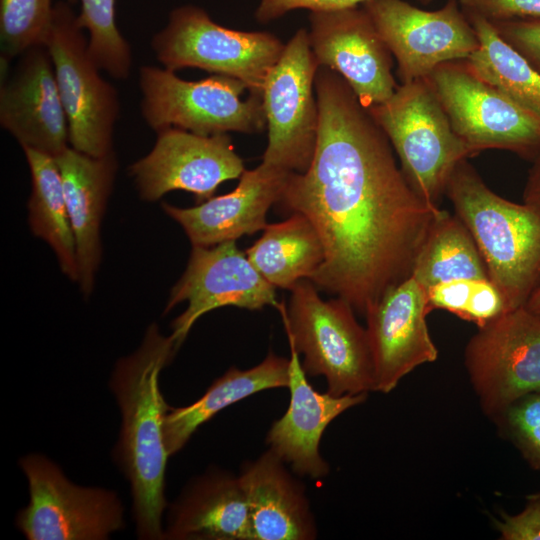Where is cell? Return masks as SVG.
I'll use <instances>...</instances> for the list:
<instances>
[{
    "label": "cell",
    "instance_id": "6da1fadb",
    "mask_svg": "<svg viewBox=\"0 0 540 540\" xmlns=\"http://www.w3.org/2000/svg\"><path fill=\"white\" fill-rule=\"evenodd\" d=\"M319 127L313 159L291 172L278 204L303 214L324 249L309 279L365 316L413 263L440 208L413 189L367 108L335 71L315 77Z\"/></svg>",
    "mask_w": 540,
    "mask_h": 540
},
{
    "label": "cell",
    "instance_id": "7a4b0ae2",
    "mask_svg": "<svg viewBox=\"0 0 540 540\" xmlns=\"http://www.w3.org/2000/svg\"><path fill=\"white\" fill-rule=\"evenodd\" d=\"M179 347L151 324L139 348L119 359L109 386L121 413L114 458L129 481L138 538L164 540L166 467L170 457L164 439L169 406L160 390V373Z\"/></svg>",
    "mask_w": 540,
    "mask_h": 540
},
{
    "label": "cell",
    "instance_id": "3957f363",
    "mask_svg": "<svg viewBox=\"0 0 540 540\" xmlns=\"http://www.w3.org/2000/svg\"><path fill=\"white\" fill-rule=\"evenodd\" d=\"M445 195L510 310L524 306L540 283V214L494 193L467 159L452 171Z\"/></svg>",
    "mask_w": 540,
    "mask_h": 540
},
{
    "label": "cell",
    "instance_id": "277c9868",
    "mask_svg": "<svg viewBox=\"0 0 540 540\" xmlns=\"http://www.w3.org/2000/svg\"><path fill=\"white\" fill-rule=\"evenodd\" d=\"M281 312L288 341L303 355L308 377L323 376L334 396L374 391V363L366 328L341 298L323 300L309 279L291 289Z\"/></svg>",
    "mask_w": 540,
    "mask_h": 540
},
{
    "label": "cell",
    "instance_id": "5b68a950",
    "mask_svg": "<svg viewBox=\"0 0 540 540\" xmlns=\"http://www.w3.org/2000/svg\"><path fill=\"white\" fill-rule=\"evenodd\" d=\"M368 111L396 151L410 185L439 207L454 168L476 154L454 132L428 80L398 85L387 101Z\"/></svg>",
    "mask_w": 540,
    "mask_h": 540
},
{
    "label": "cell",
    "instance_id": "8992f818",
    "mask_svg": "<svg viewBox=\"0 0 540 540\" xmlns=\"http://www.w3.org/2000/svg\"><path fill=\"white\" fill-rule=\"evenodd\" d=\"M141 113L154 131L176 127L199 135L259 133L266 127L262 96L239 79L213 74L198 81L154 66L139 69Z\"/></svg>",
    "mask_w": 540,
    "mask_h": 540
},
{
    "label": "cell",
    "instance_id": "52a82bcc",
    "mask_svg": "<svg viewBox=\"0 0 540 540\" xmlns=\"http://www.w3.org/2000/svg\"><path fill=\"white\" fill-rule=\"evenodd\" d=\"M151 45L168 70L198 68L233 77L246 84L249 94L262 96L265 79L286 44L269 32L224 27L202 8L184 5L171 11Z\"/></svg>",
    "mask_w": 540,
    "mask_h": 540
},
{
    "label": "cell",
    "instance_id": "ba28073f",
    "mask_svg": "<svg viewBox=\"0 0 540 540\" xmlns=\"http://www.w3.org/2000/svg\"><path fill=\"white\" fill-rule=\"evenodd\" d=\"M83 30L70 5L57 2L44 44L52 59L65 110L70 146L102 157L114 151L119 99L116 89L100 75Z\"/></svg>",
    "mask_w": 540,
    "mask_h": 540
},
{
    "label": "cell",
    "instance_id": "9c48e42d",
    "mask_svg": "<svg viewBox=\"0 0 540 540\" xmlns=\"http://www.w3.org/2000/svg\"><path fill=\"white\" fill-rule=\"evenodd\" d=\"M29 501L16 526L28 540H105L125 527L124 507L115 491L69 480L48 457L32 453L19 460Z\"/></svg>",
    "mask_w": 540,
    "mask_h": 540
},
{
    "label": "cell",
    "instance_id": "30bf717a",
    "mask_svg": "<svg viewBox=\"0 0 540 540\" xmlns=\"http://www.w3.org/2000/svg\"><path fill=\"white\" fill-rule=\"evenodd\" d=\"M457 136L475 153L540 152V117L475 75L464 60L445 62L426 77Z\"/></svg>",
    "mask_w": 540,
    "mask_h": 540
},
{
    "label": "cell",
    "instance_id": "8fae6325",
    "mask_svg": "<svg viewBox=\"0 0 540 540\" xmlns=\"http://www.w3.org/2000/svg\"><path fill=\"white\" fill-rule=\"evenodd\" d=\"M319 67L308 31L300 28L286 43L263 85L268 143L262 163L294 173L309 168L319 127L315 93Z\"/></svg>",
    "mask_w": 540,
    "mask_h": 540
},
{
    "label": "cell",
    "instance_id": "7c38bea8",
    "mask_svg": "<svg viewBox=\"0 0 540 540\" xmlns=\"http://www.w3.org/2000/svg\"><path fill=\"white\" fill-rule=\"evenodd\" d=\"M464 363L484 413L502 418L540 393V318L522 306L494 319L471 337Z\"/></svg>",
    "mask_w": 540,
    "mask_h": 540
},
{
    "label": "cell",
    "instance_id": "4fadbf2b",
    "mask_svg": "<svg viewBox=\"0 0 540 540\" xmlns=\"http://www.w3.org/2000/svg\"><path fill=\"white\" fill-rule=\"evenodd\" d=\"M360 6L395 58L402 83L426 78L442 63L465 60L479 47L458 0L433 11L404 0H367Z\"/></svg>",
    "mask_w": 540,
    "mask_h": 540
},
{
    "label": "cell",
    "instance_id": "5bb4252c",
    "mask_svg": "<svg viewBox=\"0 0 540 540\" xmlns=\"http://www.w3.org/2000/svg\"><path fill=\"white\" fill-rule=\"evenodd\" d=\"M244 170L228 133L206 136L176 127L158 131L151 151L129 166L142 199L156 201L170 191L184 190L199 204Z\"/></svg>",
    "mask_w": 540,
    "mask_h": 540
},
{
    "label": "cell",
    "instance_id": "9a60e30c",
    "mask_svg": "<svg viewBox=\"0 0 540 540\" xmlns=\"http://www.w3.org/2000/svg\"><path fill=\"white\" fill-rule=\"evenodd\" d=\"M187 308L172 323L177 346L186 339L194 323L204 314L224 306L261 310L280 309L275 287L251 264L247 255L226 241L211 247L193 246L185 272L171 289L164 313L177 304Z\"/></svg>",
    "mask_w": 540,
    "mask_h": 540
},
{
    "label": "cell",
    "instance_id": "2e32d148",
    "mask_svg": "<svg viewBox=\"0 0 540 540\" xmlns=\"http://www.w3.org/2000/svg\"><path fill=\"white\" fill-rule=\"evenodd\" d=\"M309 23L318 65L337 72L362 106L371 108L394 94L392 54L362 6L311 12Z\"/></svg>",
    "mask_w": 540,
    "mask_h": 540
},
{
    "label": "cell",
    "instance_id": "e0dca14e",
    "mask_svg": "<svg viewBox=\"0 0 540 540\" xmlns=\"http://www.w3.org/2000/svg\"><path fill=\"white\" fill-rule=\"evenodd\" d=\"M426 289L411 275L388 290L365 314L374 363V392L389 393L403 377L434 362Z\"/></svg>",
    "mask_w": 540,
    "mask_h": 540
},
{
    "label": "cell",
    "instance_id": "ac0fdd59",
    "mask_svg": "<svg viewBox=\"0 0 540 540\" xmlns=\"http://www.w3.org/2000/svg\"><path fill=\"white\" fill-rule=\"evenodd\" d=\"M0 124L23 148L52 157L69 144L68 123L48 48L23 52L0 88Z\"/></svg>",
    "mask_w": 540,
    "mask_h": 540
},
{
    "label": "cell",
    "instance_id": "d6986e66",
    "mask_svg": "<svg viewBox=\"0 0 540 540\" xmlns=\"http://www.w3.org/2000/svg\"><path fill=\"white\" fill-rule=\"evenodd\" d=\"M290 347V401L286 412L268 430L266 443L299 477L328 475L330 467L320 454L321 437L328 425L346 410L366 401L368 393L334 396L320 393L307 380L299 353Z\"/></svg>",
    "mask_w": 540,
    "mask_h": 540
},
{
    "label": "cell",
    "instance_id": "ffe728a7",
    "mask_svg": "<svg viewBox=\"0 0 540 540\" xmlns=\"http://www.w3.org/2000/svg\"><path fill=\"white\" fill-rule=\"evenodd\" d=\"M291 172L261 163L244 170L236 188L189 208L163 203L165 213L178 222L192 246L211 247L236 241L267 226L266 215L278 203Z\"/></svg>",
    "mask_w": 540,
    "mask_h": 540
},
{
    "label": "cell",
    "instance_id": "44dd1931",
    "mask_svg": "<svg viewBox=\"0 0 540 540\" xmlns=\"http://www.w3.org/2000/svg\"><path fill=\"white\" fill-rule=\"evenodd\" d=\"M247 498L252 540H313L318 530L305 485L270 448L238 474Z\"/></svg>",
    "mask_w": 540,
    "mask_h": 540
},
{
    "label": "cell",
    "instance_id": "7402d4cb",
    "mask_svg": "<svg viewBox=\"0 0 540 540\" xmlns=\"http://www.w3.org/2000/svg\"><path fill=\"white\" fill-rule=\"evenodd\" d=\"M168 507L165 540H252L245 491L230 471L208 468Z\"/></svg>",
    "mask_w": 540,
    "mask_h": 540
},
{
    "label": "cell",
    "instance_id": "603a6c76",
    "mask_svg": "<svg viewBox=\"0 0 540 540\" xmlns=\"http://www.w3.org/2000/svg\"><path fill=\"white\" fill-rule=\"evenodd\" d=\"M55 160L75 237L78 282L82 293L88 296L101 261V221L113 187L117 159L114 151L93 157L68 146Z\"/></svg>",
    "mask_w": 540,
    "mask_h": 540
},
{
    "label": "cell",
    "instance_id": "cb8c5ba5",
    "mask_svg": "<svg viewBox=\"0 0 540 540\" xmlns=\"http://www.w3.org/2000/svg\"><path fill=\"white\" fill-rule=\"evenodd\" d=\"M290 383V358L270 351L258 365L241 370L229 368L190 405L169 407L164 420V439L169 456L179 452L194 432L218 412L263 390Z\"/></svg>",
    "mask_w": 540,
    "mask_h": 540
},
{
    "label": "cell",
    "instance_id": "d4e9b609",
    "mask_svg": "<svg viewBox=\"0 0 540 540\" xmlns=\"http://www.w3.org/2000/svg\"><path fill=\"white\" fill-rule=\"evenodd\" d=\"M246 255L275 288L290 290L299 280L312 277L323 263L324 249L311 222L294 212L282 222L267 224Z\"/></svg>",
    "mask_w": 540,
    "mask_h": 540
},
{
    "label": "cell",
    "instance_id": "484cf974",
    "mask_svg": "<svg viewBox=\"0 0 540 540\" xmlns=\"http://www.w3.org/2000/svg\"><path fill=\"white\" fill-rule=\"evenodd\" d=\"M32 179L28 222L33 234L54 251L62 272L79 280L75 237L64 195L62 177L54 157L23 148Z\"/></svg>",
    "mask_w": 540,
    "mask_h": 540
},
{
    "label": "cell",
    "instance_id": "4316f807",
    "mask_svg": "<svg viewBox=\"0 0 540 540\" xmlns=\"http://www.w3.org/2000/svg\"><path fill=\"white\" fill-rule=\"evenodd\" d=\"M411 276L426 290L455 279H490L467 227L456 214L442 209L418 250Z\"/></svg>",
    "mask_w": 540,
    "mask_h": 540
},
{
    "label": "cell",
    "instance_id": "83f0119b",
    "mask_svg": "<svg viewBox=\"0 0 540 540\" xmlns=\"http://www.w3.org/2000/svg\"><path fill=\"white\" fill-rule=\"evenodd\" d=\"M464 12L479 41L478 49L464 60L468 68L540 117V73L500 37L491 21Z\"/></svg>",
    "mask_w": 540,
    "mask_h": 540
},
{
    "label": "cell",
    "instance_id": "f1b7e54d",
    "mask_svg": "<svg viewBox=\"0 0 540 540\" xmlns=\"http://www.w3.org/2000/svg\"><path fill=\"white\" fill-rule=\"evenodd\" d=\"M79 24L88 33V47L100 70L116 79L129 76L131 48L116 25L115 0H79Z\"/></svg>",
    "mask_w": 540,
    "mask_h": 540
},
{
    "label": "cell",
    "instance_id": "f546056e",
    "mask_svg": "<svg viewBox=\"0 0 540 540\" xmlns=\"http://www.w3.org/2000/svg\"><path fill=\"white\" fill-rule=\"evenodd\" d=\"M53 7L52 0H0L1 64L44 44Z\"/></svg>",
    "mask_w": 540,
    "mask_h": 540
},
{
    "label": "cell",
    "instance_id": "4dcf8cb0",
    "mask_svg": "<svg viewBox=\"0 0 540 540\" xmlns=\"http://www.w3.org/2000/svg\"><path fill=\"white\" fill-rule=\"evenodd\" d=\"M502 418L524 456L540 469V393L521 398Z\"/></svg>",
    "mask_w": 540,
    "mask_h": 540
},
{
    "label": "cell",
    "instance_id": "1f68e13d",
    "mask_svg": "<svg viewBox=\"0 0 540 540\" xmlns=\"http://www.w3.org/2000/svg\"><path fill=\"white\" fill-rule=\"evenodd\" d=\"M491 23L500 37L540 73V18L498 20Z\"/></svg>",
    "mask_w": 540,
    "mask_h": 540
},
{
    "label": "cell",
    "instance_id": "d6a6232c",
    "mask_svg": "<svg viewBox=\"0 0 540 540\" xmlns=\"http://www.w3.org/2000/svg\"><path fill=\"white\" fill-rule=\"evenodd\" d=\"M509 311L505 297L490 279L476 280L463 320L481 328Z\"/></svg>",
    "mask_w": 540,
    "mask_h": 540
},
{
    "label": "cell",
    "instance_id": "836d02e7",
    "mask_svg": "<svg viewBox=\"0 0 540 540\" xmlns=\"http://www.w3.org/2000/svg\"><path fill=\"white\" fill-rule=\"evenodd\" d=\"M466 12L490 21L540 18V0H458Z\"/></svg>",
    "mask_w": 540,
    "mask_h": 540
},
{
    "label": "cell",
    "instance_id": "e575fe53",
    "mask_svg": "<svg viewBox=\"0 0 540 540\" xmlns=\"http://www.w3.org/2000/svg\"><path fill=\"white\" fill-rule=\"evenodd\" d=\"M365 1L367 0H260L255 17L260 23H268L296 9H308L310 12L332 11L356 7Z\"/></svg>",
    "mask_w": 540,
    "mask_h": 540
},
{
    "label": "cell",
    "instance_id": "d590c367",
    "mask_svg": "<svg viewBox=\"0 0 540 540\" xmlns=\"http://www.w3.org/2000/svg\"><path fill=\"white\" fill-rule=\"evenodd\" d=\"M525 509L516 515L501 514L494 521L504 540H540V493L528 497Z\"/></svg>",
    "mask_w": 540,
    "mask_h": 540
},
{
    "label": "cell",
    "instance_id": "8d00e7d4",
    "mask_svg": "<svg viewBox=\"0 0 540 540\" xmlns=\"http://www.w3.org/2000/svg\"><path fill=\"white\" fill-rule=\"evenodd\" d=\"M475 281L472 279H455L428 288L426 291L429 310H446L464 319Z\"/></svg>",
    "mask_w": 540,
    "mask_h": 540
},
{
    "label": "cell",
    "instance_id": "74e56055",
    "mask_svg": "<svg viewBox=\"0 0 540 540\" xmlns=\"http://www.w3.org/2000/svg\"><path fill=\"white\" fill-rule=\"evenodd\" d=\"M524 204L530 206L540 214V152L532 160L526 180Z\"/></svg>",
    "mask_w": 540,
    "mask_h": 540
},
{
    "label": "cell",
    "instance_id": "f35d334b",
    "mask_svg": "<svg viewBox=\"0 0 540 540\" xmlns=\"http://www.w3.org/2000/svg\"><path fill=\"white\" fill-rule=\"evenodd\" d=\"M524 307L530 313H532L535 316L540 318V283L533 290V292L531 293V295L527 299Z\"/></svg>",
    "mask_w": 540,
    "mask_h": 540
}]
</instances>
